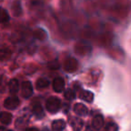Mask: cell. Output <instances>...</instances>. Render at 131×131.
Listing matches in <instances>:
<instances>
[{
  "mask_svg": "<svg viewBox=\"0 0 131 131\" xmlns=\"http://www.w3.org/2000/svg\"><path fill=\"white\" fill-rule=\"evenodd\" d=\"M60 107H61V101L58 97H49L46 102V109L50 113L58 112L59 111Z\"/></svg>",
  "mask_w": 131,
  "mask_h": 131,
  "instance_id": "6da1fadb",
  "label": "cell"
},
{
  "mask_svg": "<svg viewBox=\"0 0 131 131\" xmlns=\"http://www.w3.org/2000/svg\"><path fill=\"white\" fill-rule=\"evenodd\" d=\"M77 68H78V62L74 58H68L64 62V69L67 72H69V73L75 72L77 71Z\"/></svg>",
  "mask_w": 131,
  "mask_h": 131,
  "instance_id": "7a4b0ae2",
  "label": "cell"
},
{
  "mask_svg": "<svg viewBox=\"0 0 131 131\" xmlns=\"http://www.w3.org/2000/svg\"><path fill=\"white\" fill-rule=\"evenodd\" d=\"M20 105V101L16 96H10L6 99L4 102V107L6 110H15Z\"/></svg>",
  "mask_w": 131,
  "mask_h": 131,
  "instance_id": "3957f363",
  "label": "cell"
},
{
  "mask_svg": "<svg viewBox=\"0 0 131 131\" xmlns=\"http://www.w3.org/2000/svg\"><path fill=\"white\" fill-rule=\"evenodd\" d=\"M22 95L24 98L25 99H28L32 95L33 93V88H32V85H31V82L29 81H24V83L22 84Z\"/></svg>",
  "mask_w": 131,
  "mask_h": 131,
  "instance_id": "277c9868",
  "label": "cell"
},
{
  "mask_svg": "<svg viewBox=\"0 0 131 131\" xmlns=\"http://www.w3.org/2000/svg\"><path fill=\"white\" fill-rule=\"evenodd\" d=\"M31 112L37 118H41L44 116V111L41 105L39 102H35L31 105Z\"/></svg>",
  "mask_w": 131,
  "mask_h": 131,
  "instance_id": "5b68a950",
  "label": "cell"
},
{
  "mask_svg": "<svg viewBox=\"0 0 131 131\" xmlns=\"http://www.w3.org/2000/svg\"><path fill=\"white\" fill-rule=\"evenodd\" d=\"M53 89L57 93H61L65 88V81L61 77H57L53 81Z\"/></svg>",
  "mask_w": 131,
  "mask_h": 131,
  "instance_id": "8992f818",
  "label": "cell"
},
{
  "mask_svg": "<svg viewBox=\"0 0 131 131\" xmlns=\"http://www.w3.org/2000/svg\"><path fill=\"white\" fill-rule=\"evenodd\" d=\"M74 111L78 116H86L88 114V108L83 103H77L74 106Z\"/></svg>",
  "mask_w": 131,
  "mask_h": 131,
  "instance_id": "52a82bcc",
  "label": "cell"
},
{
  "mask_svg": "<svg viewBox=\"0 0 131 131\" xmlns=\"http://www.w3.org/2000/svg\"><path fill=\"white\" fill-rule=\"evenodd\" d=\"M103 124H104V119L102 115L98 114L93 117V121H92V126H93V127L94 129H96V130L101 129L103 127Z\"/></svg>",
  "mask_w": 131,
  "mask_h": 131,
  "instance_id": "ba28073f",
  "label": "cell"
},
{
  "mask_svg": "<svg viewBox=\"0 0 131 131\" xmlns=\"http://www.w3.org/2000/svg\"><path fill=\"white\" fill-rule=\"evenodd\" d=\"M29 118L26 116H20L15 120V127L17 129H25L27 127Z\"/></svg>",
  "mask_w": 131,
  "mask_h": 131,
  "instance_id": "9c48e42d",
  "label": "cell"
},
{
  "mask_svg": "<svg viewBox=\"0 0 131 131\" xmlns=\"http://www.w3.org/2000/svg\"><path fill=\"white\" fill-rule=\"evenodd\" d=\"M70 126L74 130H81L84 127V121L78 117H75L70 119Z\"/></svg>",
  "mask_w": 131,
  "mask_h": 131,
  "instance_id": "30bf717a",
  "label": "cell"
},
{
  "mask_svg": "<svg viewBox=\"0 0 131 131\" xmlns=\"http://www.w3.org/2000/svg\"><path fill=\"white\" fill-rule=\"evenodd\" d=\"M12 118H13V116L11 113L6 112V111H2L0 113V122L4 125H9L12 122Z\"/></svg>",
  "mask_w": 131,
  "mask_h": 131,
  "instance_id": "8fae6325",
  "label": "cell"
},
{
  "mask_svg": "<svg viewBox=\"0 0 131 131\" xmlns=\"http://www.w3.org/2000/svg\"><path fill=\"white\" fill-rule=\"evenodd\" d=\"M78 95L81 100L84 101L86 102H92L93 100V93L89 91H85V90L81 91Z\"/></svg>",
  "mask_w": 131,
  "mask_h": 131,
  "instance_id": "7c38bea8",
  "label": "cell"
},
{
  "mask_svg": "<svg viewBox=\"0 0 131 131\" xmlns=\"http://www.w3.org/2000/svg\"><path fill=\"white\" fill-rule=\"evenodd\" d=\"M65 127H66V122L64 121L63 119L54 120V121L52 122V125H51V128L56 131L62 130V129H64Z\"/></svg>",
  "mask_w": 131,
  "mask_h": 131,
  "instance_id": "4fadbf2b",
  "label": "cell"
},
{
  "mask_svg": "<svg viewBox=\"0 0 131 131\" xmlns=\"http://www.w3.org/2000/svg\"><path fill=\"white\" fill-rule=\"evenodd\" d=\"M8 87H9V91L12 94H15L18 92L19 90V83L17 79L13 78L10 80L9 84H8Z\"/></svg>",
  "mask_w": 131,
  "mask_h": 131,
  "instance_id": "5bb4252c",
  "label": "cell"
},
{
  "mask_svg": "<svg viewBox=\"0 0 131 131\" xmlns=\"http://www.w3.org/2000/svg\"><path fill=\"white\" fill-rule=\"evenodd\" d=\"M49 85V81L47 78L44 77H40L36 81V88L38 90H42L47 88Z\"/></svg>",
  "mask_w": 131,
  "mask_h": 131,
  "instance_id": "9a60e30c",
  "label": "cell"
},
{
  "mask_svg": "<svg viewBox=\"0 0 131 131\" xmlns=\"http://www.w3.org/2000/svg\"><path fill=\"white\" fill-rule=\"evenodd\" d=\"M12 53L8 49H0V61H5L8 60L11 57Z\"/></svg>",
  "mask_w": 131,
  "mask_h": 131,
  "instance_id": "2e32d148",
  "label": "cell"
},
{
  "mask_svg": "<svg viewBox=\"0 0 131 131\" xmlns=\"http://www.w3.org/2000/svg\"><path fill=\"white\" fill-rule=\"evenodd\" d=\"M9 21V15L4 8H0V24L6 23Z\"/></svg>",
  "mask_w": 131,
  "mask_h": 131,
  "instance_id": "e0dca14e",
  "label": "cell"
},
{
  "mask_svg": "<svg viewBox=\"0 0 131 131\" xmlns=\"http://www.w3.org/2000/svg\"><path fill=\"white\" fill-rule=\"evenodd\" d=\"M12 11H13V14L15 16H18V15H20V14H22V7H21V5L18 1H15L13 4Z\"/></svg>",
  "mask_w": 131,
  "mask_h": 131,
  "instance_id": "ac0fdd59",
  "label": "cell"
},
{
  "mask_svg": "<svg viewBox=\"0 0 131 131\" xmlns=\"http://www.w3.org/2000/svg\"><path fill=\"white\" fill-rule=\"evenodd\" d=\"M64 96L67 100L68 101H72L77 97V94H75V92L72 89H67L65 91V93H64Z\"/></svg>",
  "mask_w": 131,
  "mask_h": 131,
  "instance_id": "d6986e66",
  "label": "cell"
},
{
  "mask_svg": "<svg viewBox=\"0 0 131 131\" xmlns=\"http://www.w3.org/2000/svg\"><path fill=\"white\" fill-rule=\"evenodd\" d=\"M34 36L36 37L37 39H39V40H44V39H45L46 33H45V31H44L43 30H42V31H41V30H39V31H35Z\"/></svg>",
  "mask_w": 131,
  "mask_h": 131,
  "instance_id": "ffe728a7",
  "label": "cell"
},
{
  "mask_svg": "<svg viewBox=\"0 0 131 131\" xmlns=\"http://www.w3.org/2000/svg\"><path fill=\"white\" fill-rule=\"evenodd\" d=\"M118 127V126L116 125L115 123L113 122H109L105 125V129L106 130H109V131H114V130H117Z\"/></svg>",
  "mask_w": 131,
  "mask_h": 131,
  "instance_id": "44dd1931",
  "label": "cell"
},
{
  "mask_svg": "<svg viewBox=\"0 0 131 131\" xmlns=\"http://www.w3.org/2000/svg\"><path fill=\"white\" fill-rule=\"evenodd\" d=\"M48 66H49V68H50V69H52V70H56V69H58V68H59V63H58V61H57V60H52V61H50L48 64Z\"/></svg>",
  "mask_w": 131,
  "mask_h": 131,
  "instance_id": "7402d4cb",
  "label": "cell"
},
{
  "mask_svg": "<svg viewBox=\"0 0 131 131\" xmlns=\"http://www.w3.org/2000/svg\"><path fill=\"white\" fill-rule=\"evenodd\" d=\"M3 75H0V85H1V84H2V82H3Z\"/></svg>",
  "mask_w": 131,
  "mask_h": 131,
  "instance_id": "603a6c76",
  "label": "cell"
}]
</instances>
